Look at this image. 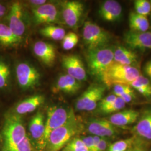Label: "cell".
I'll return each instance as SVG.
<instances>
[{
  "mask_svg": "<svg viewBox=\"0 0 151 151\" xmlns=\"http://www.w3.org/2000/svg\"><path fill=\"white\" fill-rule=\"evenodd\" d=\"M140 75L139 70L134 66L122 65L114 61L104 72L101 80L105 86L116 85L130 86Z\"/></svg>",
  "mask_w": 151,
  "mask_h": 151,
  "instance_id": "3",
  "label": "cell"
},
{
  "mask_svg": "<svg viewBox=\"0 0 151 151\" xmlns=\"http://www.w3.org/2000/svg\"><path fill=\"white\" fill-rule=\"evenodd\" d=\"M128 151H147V146L143 140L135 137L133 145Z\"/></svg>",
  "mask_w": 151,
  "mask_h": 151,
  "instance_id": "34",
  "label": "cell"
},
{
  "mask_svg": "<svg viewBox=\"0 0 151 151\" xmlns=\"http://www.w3.org/2000/svg\"><path fill=\"white\" fill-rule=\"evenodd\" d=\"M132 88V87L129 85H116L113 86V94L116 97H121Z\"/></svg>",
  "mask_w": 151,
  "mask_h": 151,
  "instance_id": "33",
  "label": "cell"
},
{
  "mask_svg": "<svg viewBox=\"0 0 151 151\" xmlns=\"http://www.w3.org/2000/svg\"><path fill=\"white\" fill-rule=\"evenodd\" d=\"M126 103L124 100L120 98L117 97L115 101L110 104L106 108L102 110L101 111L105 114H111L117 113L120 110L125 108Z\"/></svg>",
  "mask_w": 151,
  "mask_h": 151,
  "instance_id": "31",
  "label": "cell"
},
{
  "mask_svg": "<svg viewBox=\"0 0 151 151\" xmlns=\"http://www.w3.org/2000/svg\"><path fill=\"white\" fill-rule=\"evenodd\" d=\"M82 35L88 50L106 47L111 40L107 31L90 21L85 22Z\"/></svg>",
  "mask_w": 151,
  "mask_h": 151,
  "instance_id": "5",
  "label": "cell"
},
{
  "mask_svg": "<svg viewBox=\"0 0 151 151\" xmlns=\"http://www.w3.org/2000/svg\"><path fill=\"white\" fill-rule=\"evenodd\" d=\"M27 136L20 115L11 112L6 115L2 131V151H10Z\"/></svg>",
  "mask_w": 151,
  "mask_h": 151,
  "instance_id": "2",
  "label": "cell"
},
{
  "mask_svg": "<svg viewBox=\"0 0 151 151\" xmlns=\"http://www.w3.org/2000/svg\"><path fill=\"white\" fill-rule=\"evenodd\" d=\"M84 11L83 4L78 1H65L62 6V17L66 25L75 27L78 25Z\"/></svg>",
  "mask_w": 151,
  "mask_h": 151,
  "instance_id": "12",
  "label": "cell"
},
{
  "mask_svg": "<svg viewBox=\"0 0 151 151\" xmlns=\"http://www.w3.org/2000/svg\"><path fill=\"white\" fill-rule=\"evenodd\" d=\"M130 86L146 97H151V82L143 76L140 75L133 81Z\"/></svg>",
  "mask_w": 151,
  "mask_h": 151,
  "instance_id": "26",
  "label": "cell"
},
{
  "mask_svg": "<svg viewBox=\"0 0 151 151\" xmlns=\"http://www.w3.org/2000/svg\"><path fill=\"white\" fill-rule=\"evenodd\" d=\"M33 52L44 65L49 67L54 65L56 52L52 44L43 41H38L34 45Z\"/></svg>",
  "mask_w": 151,
  "mask_h": 151,
  "instance_id": "17",
  "label": "cell"
},
{
  "mask_svg": "<svg viewBox=\"0 0 151 151\" xmlns=\"http://www.w3.org/2000/svg\"><path fill=\"white\" fill-rule=\"evenodd\" d=\"M15 74L18 85L23 90L34 88L40 80L38 70L27 62H20L16 65Z\"/></svg>",
  "mask_w": 151,
  "mask_h": 151,
  "instance_id": "8",
  "label": "cell"
},
{
  "mask_svg": "<svg viewBox=\"0 0 151 151\" xmlns=\"http://www.w3.org/2000/svg\"><path fill=\"white\" fill-rule=\"evenodd\" d=\"M73 115H75V114L72 109L70 110L62 106H57L49 108L47 118L45 122L44 137L45 148L50 133L54 130L65 124Z\"/></svg>",
  "mask_w": 151,
  "mask_h": 151,
  "instance_id": "6",
  "label": "cell"
},
{
  "mask_svg": "<svg viewBox=\"0 0 151 151\" xmlns=\"http://www.w3.org/2000/svg\"><path fill=\"white\" fill-rule=\"evenodd\" d=\"M99 14L103 20L106 22H117L122 16V7L116 1L107 0L104 1L100 6Z\"/></svg>",
  "mask_w": 151,
  "mask_h": 151,
  "instance_id": "16",
  "label": "cell"
},
{
  "mask_svg": "<svg viewBox=\"0 0 151 151\" xmlns=\"http://www.w3.org/2000/svg\"><path fill=\"white\" fill-rule=\"evenodd\" d=\"M120 97L122 98L126 104L129 103L131 101H132L135 98V92L132 88V89L130 90L129 91L127 92L123 95H122L121 97Z\"/></svg>",
  "mask_w": 151,
  "mask_h": 151,
  "instance_id": "38",
  "label": "cell"
},
{
  "mask_svg": "<svg viewBox=\"0 0 151 151\" xmlns=\"http://www.w3.org/2000/svg\"><path fill=\"white\" fill-rule=\"evenodd\" d=\"M145 72L151 80V60L148 62L145 65Z\"/></svg>",
  "mask_w": 151,
  "mask_h": 151,
  "instance_id": "42",
  "label": "cell"
},
{
  "mask_svg": "<svg viewBox=\"0 0 151 151\" xmlns=\"http://www.w3.org/2000/svg\"><path fill=\"white\" fill-rule=\"evenodd\" d=\"M129 23L130 30L135 32H146L150 27V23L147 16L134 12L130 13Z\"/></svg>",
  "mask_w": 151,
  "mask_h": 151,
  "instance_id": "24",
  "label": "cell"
},
{
  "mask_svg": "<svg viewBox=\"0 0 151 151\" xmlns=\"http://www.w3.org/2000/svg\"><path fill=\"white\" fill-rule=\"evenodd\" d=\"M86 60L91 75L101 78L104 72L114 62L113 49L104 47L88 50Z\"/></svg>",
  "mask_w": 151,
  "mask_h": 151,
  "instance_id": "4",
  "label": "cell"
},
{
  "mask_svg": "<svg viewBox=\"0 0 151 151\" xmlns=\"http://www.w3.org/2000/svg\"><path fill=\"white\" fill-rule=\"evenodd\" d=\"M8 26L20 43L26 31L23 8L20 2L13 3L7 15Z\"/></svg>",
  "mask_w": 151,
  "mask_h": 151,
  "instance_id": "9",
  "label": "cell"
},
{
  "mask_svg": "<svg viewBox=\"0 0 151 151\" xmlns=\"http://www.w3.org/2000/svg\"><path fill=\"white\" fill-rule=\"evenodd\" d=\"M134 7H135V12L137 14L143 16H147L148 15L146 11L143 10V9L141 7V6L138 3L137 1H134Z\"/></svg>",
  "mask_w": 151,
  "mask_h": 151,
  "instance_id": "40",
  "label": "cell"
},
{
  "mask_svg": "<svg viewBox=\"0 0 151 151\" xmlns=\"http://www.w3.org/2000/svg\"><path fill=\"white\" fill-rule=\"evenodd\" d=\"M150 2H151V1H150Z\"/></svg>",
  "mask_w": 151,
  "mask_h": 151,
  "instance_id": "45",
  "label": "cell"
},
{
  "mask_svg": "<svg viewBox=\"0 0 151 151\" xmlns=\"http://www.w3.org/2000/svg\"><path fill=\"white\" fill-rule=\"evenodd\" d=\"M124 40L132 50L151 49V32H135L130 30L124 34Z\"/></svg>",
  "mask_w": 151,
  "mask_h": 151,
  "instance_id": "14",
  "label": "cell"
},
{
  "mask_svg": "<svg viewBox=\"0 0 151 151\" xmlns=\"http://www.w3.org/2000/svg\"></svg>",
  "mask_w": 151,
  "mask_h": 151,
  "instance_id": "46",
  "label": "cell"
},
{
  "mask_svg": "<svg viewBox=\"0 0 151 151\" xmlns=\"http://www.w3.org/2000/svg\"><path fill=\"white\" fill-rule=\"evenodd\" d=\"M106 87L105 85L100 84H93L88 87L77 100L76 109L77 111L93 110L103 99Z\"/></svg>",
  "mask_w": 151,
  "mask_h": 151,
  "instance_id": "7",
  "label": "cell"
},
{
  "mask_svg": "<svg viewBox=\"0 0 151 151\" xmlns=\"http://www.w3.org/2000/svg\"><path fill=\"white\" fill-rule=\"evenodd\" d=\"M137 1L148 15L151 11V2L147 0H137Z\"/></svg>",
  "mask_w": 151,
  "mask_h": 151,
  "instance_id": "39",
  "label": "cell"
},
{
  "mask_svg": "<svg viewBox=\"0 0 151 151\" xmlns=\"http://www.w3.org/2000/svg\"><path fill=\"white\" fill-rule=\"evenodd\" d=\"M135 139V137H132L115 142L109 145L108 151H128L133 145Z\"/></svg>",
  "mask_w": 151,
  "mask_h": 151,
  "instance_id": "28",
  "label": "cell"
},
{
  "mask_svg": "<svg viewBox=\"0 0 151 151\" xmlns=\"http://www.w3.org/2000/svg\"><path fill=\"white\" fill-rule=\"evenodd\" d=\"M140 113L133 109H126L119 111L111 115L108 120L116 127H124L135 123Z\"/></svg>",
  "mask_w": 151,
  "mask_h": 151,
  "instance_id": "20",
  "label": "cell"
},
{
  "mask_svg": "<svg viewBox=\"0 0 151 151\" xmlns=\"http://www.w3.org/2000/svg\"><path fill=\"white\" fill-rule=\"evenodd\" d=\"M45 101V97L42 95H35L22 100L17 103L12 113L22 115L32 113L43 105Z\"/></svg>",
  "mask_w": 151,
  "mask_h": 151,
  "instance_id": "19",
  "label": "cell"
},
{
  "mask_svg": "<svg viewBox=\"0 0 151 151\" xmlns=\"http://www.w3.org/2000/svg\"><path fill=\"white\" fill-rule=\"evenodd\" d=\"M19 43L9 26L0 23V45L5 47H11Z\"/></svg>",
  "mask_w": 151,
  "mask_h": 151,
  "instance_id": "25",
  "label": "cell"
},
{
  "mask_svg": "<svg viewBox=\"0 0 151 151\" xmlns=\"http://www.w3.org/2000/svg\"><path fill=\"white\" fill-rule=\"evenodd\" d=\"M86 128L92 135L101 138L113 137L120 132L118 127L111 124L108 119H92L87 123Z\"/></svg>",
  "mask_w": 151,
  "mask_h": 151,
  "instance_id": "13",
  "label": "cell"
},
{
  "mask_svg": "<svg viewBox=\"0 0 151 151\" xmlns=\"http://www.w3.org/2000/svg\"><path fill=\"white\" fill-rule=\"evenodd\" d=\"M32 143L27 135L19 144L10 151H32Z\"/></svg>",
  "mask_w": 151,
  "mask_h": 151,
  "instance_id": "32",
  "label": "cell"
},
{
  "mask_svg": "<svg viewBox=\"0 0 151 151\" xmlns=\"http://www.w3.org/2000/svg\"><path fill=\"white\" fill-rule=\"evenodd\" d=\"M116 96L114 95V94L109 95L107 96L106 97L103 98L99 102V108L100 110L101 111L105 108H106L110 104L113 102L116 99Z\"/></svg>",
  "mask_w": 151,
  "mask_h": 151,
  "instance_id": "35",
  "label": "cell"
},
{
  "mask_svg": "<svg viewBox=\"0 0 151 151\" xmlns=\"http://www.w3.org/2000/svg\"><path fill=\"white\" fill-rule=\"evenodd\" d=\"M82 85L80 81L68 74H63L59 76L55 85L54 91L63 92L68 94H73L81 89Z\"/></svg>",
  "mask_w": 151,
  "mask_h": 151,
  "instance_id": "21",
  "label": "cell"
},
{
  "mask_svg": "<svg viewBox=\"0 0 151 151\" xmlns=\"http://www.w3.org/2000/svg\"><path fill=\"white\" fill-rule=\"evenodd\" d=\"M40 33L44 37L54 40H62L66 34L63 28L52 25L41 29Z\"/></svg>",
  "mask_w": 151,
  "mask_h": 151,
  "instance_id": "27",
  "label": "cell"
},
{
  "mask_svg": "<svg viewBox=\"0 0 151 151\" xmlns=\"http://www.w3.org/2000/svg\"><path fill=\"white\" fill-rule=\"evenodd\" d=\"M62 63L67 71V74L80 82L86 80V69L82 60L78 55L75 54L63 55Z\"/></svg>",
  "mask_w": 151,
  "mask_h": 151,
  "instance_id": "11",
  "label": "cell"
},
{
  "mask_svg": "<svg viewBox=\"0 0 151 151\" xmlns=\"http://www.w3.org/2000/svg\"><path fill=\"white\" fill-rule=\"evenodd\" d=\"M133 128L137 137L143 140H151V108L144 110Z\"/></svg>",
  "mask_w": 151,
  "mask_h": 151,
  "instance_id": "18",
  "label": "cell"
},
{
  "mask_svg": "<svg viewBox=\"0 0 151 151\" xmlns=\"http://www.w3.org/2000/svg\"><path fill=\"white\" fill-rule=\"evenodd\" d=\"M84 142L85 146H86L88 151H94V141H93V135L83 137L81 138Z\"/></svg>",
  "mask_w": 151,
  "mask_h": 151,
  "instance_id": "36",
  "label": "cell"
},
{
  "mask_svg": "<svg viewBox=\"0 0 151 151\" xmlns=\"http://www.w3.org/2000/svg\"><path fill=\"white\" fill-rule=\"evenodd\" d=\"M67 151V150H64V149H63V150H62V151Z\"/></svg>",
  "mask_w": 151,
  "mask_h": 151,
  "instance_id": "44",
  "label": "cell"
},
{
  "mask_svg": "<svg viewBox=\"0 0 151 151\" xmlns=\"http://www.w3.org/2000/svg\"><path fill=\"white\" fill-rule=\"evenodd\" d=\"M12 72L8 60L0 55V90H9L11 85Z\"/></svg>",
  "mask_w": 151,
  "mask_h": 151,
  "instance_id": "23",
  "label": "cell"
},
{
  "mask_svg": "<svg viewBox=\"0 0 151 151\" xmlns=\"http://www.w3.org/2000/svg\"><path fill=\"white\" fill-rule=\"evenodd\" d=\"M78 37L73 32H69L65 34L62 40V47L63 48L68 50L73 48L78 43Z\"/></svg>",
  "mask_w": 151,
  "mask_h": 151,
  "instance_id": "29",
  "label": "cell"
},
{
  "mask_svg": "<svg viewBox=\"0 0 151 151\" xmlns=\"http://www.w3.org/2000/svg\"><path fill=\"white\" fill-rule=\"evenodd\" d=\"M64 150L69 151H88L81 138H74L65 146Z\"/></svg>",
  "mask_w": 151,
  "mask_h": 151,
  "instance_id": "30",
  "label": "cell"
},
{
  "mask_svg": "<svg viewBox=\"0 0 151 151\" xmlns=\"http://www.w3.org/2000/svg\"><path fill=\"white\" fill-rule=\"evenodd\" d=\"M35 21L39 24H52L58 20V11L55 6L52 4L43 5L32 9Z\"/></svg>",
  "mask_w": 151,
  "mask_h": 151,
  "instance_id": "15",
  "label": "cell"
},
{
  "mask_svg": "<svg viewBox=\"0 0 151 151\" xmlns=\"http://www.w3.org/2000/svg\"><path fill=\"white\" fill-rule=\"evenodd\" d=\"M114 61L122 65L133 66L138 63V56L132 50L119 45L113 49Z\"/></svg>",
  "mask_w": 151,
  "mask_h": 151,
  "instance_id": "22",
  "label": "cell"
},
{
  "mask_svg": "<svg viewBox=\"0 0 151 151\" xmlns=\"http://www.w3.org/2000/svg\"><path fill=\"white\" fill-rule=\"evenodd\" d=\"M32 143H33L38 151H45L44 137L45 133L44 115L41 111H38L32 117L29 126Z\"/></svg>",
  "mask_w": 151,
  "mask_h": 151,
  "instance_id": "10",
  "label": "cell"
},
{
  "mask_svg": "<svg viewBox=\"0 0 151 151\" xmlns=\"http://www.w3.org/2000/svg\"><path fill=\"white\" fill-rule=\"evenodd\" d=\"M6 11L7 10H6L5 6L0 3V19L5 15Z\"/></svg>",
  "mask_w": 151,
  "mask_h": 151,
  "instance_id": "43",
  "label": "cell"
},
{
  "mask_svg": "<svg viewBox=\"0 0 151 151\" xmlns=\"http://www.w3.org/2000/svg\"><path fill=\"white\" fill-rule=\"evenodd\" d=\"M82 129V124L73 115L65 124L49 135L44 151H60Z\"/></svg>",
  "mask_w": 151,
  "mask_h": 151,
  "instance_id": "1",
  "label": "cell"
},
{
  "mask_svg": "<svg viewBox=\"0 0 151 151\" xmlns=\"http://www.w3.org/2000/svg\"><path fill=\"white\" fill-rule=\"evenodd\" d=\"M29 3L31 4L32 6H34L35 8L47 4V1L46 0H32V1H29Z\"/></svg>",
  "mask_w": 151,
  "mask_h": 151,
  "instance_id": "41",
  "label": "cell"
},
{
  "mask_svg": "<svg viewBox=\"0 0 151 151\" xmlns=\"http://www.w3.org/2000/svg\"><path fill=\"white\" fill-rule=\"evenodd\" d=\"M109 146V140L106 138H101L94 151H106Z\"/></svg>",
  "mask_w": 151,
  "mask_h": 151,
  "instance_id": "37",
  "label": "cell"
}]
</instances>
